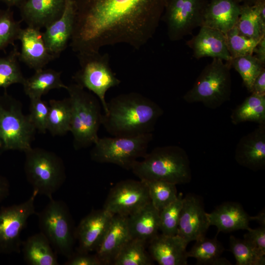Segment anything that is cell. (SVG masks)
Wrapping results in <instances>:
<instances>
[{
    "instance_id": "5",
    "label": "cell",
    "mask_w": 265,
    "mask_h": 265,
    "mask_svg": "<svg viewBox=\"0 0 265 265\" xmlns=\"http://www.w3.org/2000/svg\"><path fill=\"white\" fill-rule=\"evenodd\" d=\"M230 65L219 58H212L196 79L192 87L183 96L188 103H201L215 109L230 99L232 80Z\"/></svg>"
},
{
    "instance_id": "28",
    "label": "cell",
    "mask_w": 265,
    "mask_h": 265,
    "mask_svg": "<svg viewBox=\"0 0 265 265\" xmlns=\"http://www.w3.org/2000/svg\"><path fill=\"white\" fill-rule=\"evenodd\" d=\"M191 249L187 251V257L197 260L199 265H229L230 262L221 257L224 251L222 244L217 239L204 237L195 240Z\"/></svg>"
},
{
    "instance_id": "43",
    "label": "cell",
    "mask_w": 265,
    "mask_h": 265,
    "mask_svg": "<svg viewBox=\"0 0 265 265\" xmlns=\"http://www.w3.org/2000/svg\"><path fill=\"white\" fill-rule=\"evenodd\" d=\"M251 93L265 95V68L262 70L254 81Z\"/></svg>"
},
{
    "instance_id": "16",
    "label": "cell",
    "mask_w": 265,
    "mask_h": 265,
    "mask_svg": "<svg viewBox=\"0 0 265 265\" xmlns=\"http://www.w3.org/2000/svg\"><path fill=\"white\" fill-rule=\"evenodd\" d=\"M235 158L240 165L254 171L265 168V124H259L242 136L235 149Z\"/></svg>"
},
{
    "instance_id": "21",
    "label": "cell",
    "mask_w": 265,
    "mask_h": 265,
    "mask_svg": "<svg viewBox=\"0 0 265 265\" xmlns=\"http://www.w3.org/2000/svg\"><path fill=\"white\" fill-rule=\"evenodd\" d=\"M131 238L127 216L114 215L95 254L102 265H112L120 251Z\"/></svg>"
},
{
    "instance_id": "20",
    "label": "cell",
    "mask_w": 265,
    "mask_h": 265,
    "mask_svg": "<svg viewBox=\"0 0 265 265\" xmlns=\"http://www.w3.org/2000/svg\"><path fill=\"white\" fill-rule=\"evenodd\" d=\"M19 7L22 19L27 26L41 29L62 16L65 0H26Z\"/></svg>"
},
{
    "instance_id": "9",
    "label": "cell",
    "mask_w": 265,
    "mask_h": 265,
    "mask_svg": "<svg viewBox=\"0 0 265 265\" xmlns=\"http://www.w3.org/2000/svg\"><path fill=\"white\" fill-rule=\"evenodd\" d=\"M153 139L152 133L132 136L99 138L90 152L92 160L113 163L131 170L139 158H144Z\"/></svg>"
},
{
    "instance_id": "8",
    "label": "cell",
    "mask_w": 265,
    "mask_h": 265,
    "mask_svg": "<svg viewBox=\"0 0 265 265\" xmlns=\"http://www.w3.org/2000/svg\"><path fill=\"white\" fill-rule=\"evenodd\" d=\"M36 214L40 232L48 238L56 253L70 257L74 252L76 228L66 203L50 199L46 207Z\"/></svg>"
},
{
    "instance_id": "26",
    "label": "cell",
    "mask_w": 265,
    "mask_h": 265,
    "mask_svg": "<svg viewBox=\"0 0 265 265\" xmlns=\"http://www.w3.org/2000/svg\"><path fill=\"white\" fill-rule=\"evenodd\" d=\"M21 251L24 261L28 265H59L57 253L48 238L40 232L23 241Z\"/></svg>"
},
{
    "instance_id": "24",
    "label": "cell",
    "mask_w": 265,
    "mask_h": 265,
    "mask_svg": "<svg viewBox=\"0 0 265 265\" xmlns=\"http://www.w3.org/2000/svg\"><path fill=\"white\" fill-rule=\"evenodd\" d=\"M207 216L210 225L216 226L218 232L247 230L252 220L239 204L233 202L221 204Z\"/></svg>"
},
{
    "instance_id": "33",
    "label": "cell",
    "mask_w": 265,
    "mask_h": 265,
    "mask_svg": "<svg viewBox=\"0 0 265 265\" xmlns=\"http://www.w3.org/2000/svg\"><path fill=\"white\" fill-rule=\"evenodd\" d=\"M230 249L235 257L237 265H265V254L244 239H239L231 236Z\"/></svg>"
},
{
    "instance_id": "23",
    "label": "cell",
    "mask_w": 265,
    "mask_h": 265,
    "mask_svg": "<svg viewBox=\"0 0 265 265\" xmlns=\"http://www.w3.org/2000/svg\"><path fill=\"white\" fill-rule=\"evenodd\" d=\"M240 11V4L235 0H210L205 11L203 26L224 34L236 26Z\"/></svg>"
},
{
    "instance_id": "29",
    "label": "cell",
    "mask_w": 265,
    "mask_h": 265,
    "mask_svg": "<svg viewBox=\"0 0 265 265\" xmlns=\"http://www.w3.org/2000/svg\"><path fill=\"white\" fill-rule=\"evenodd\" d=\"M230 118L234 125L246 122L265 124V95L251 93L232 111Z\"/></svg>"
},
{
    "instance_id": "38",
    "label": "cell",
    "mask_w": 265,
    "mask_h": 265,
    "mask_svg": "<svg viewBox=\"0 0 265 265\" xmlns=\"http://www.w3.org/2000/svg\"><path fill=\"white\" fill-rule=\"evenodd\" d=\"M183 198L180 193L175 201L159 212V230L161 234L175 236L177 234Z\"/></svg>"
},
{
    "instance_id": "46",
    "label": "cell",
    "mask_w": 265,
    "mask_h": 265,
    "mask_svg": "<svg viewBox=\"0 0 265 265\" xmlns=\"http://www.w3.org/2000/svg\"><path fill=\"white\" fill-rule=\"evenodd\" d=\"M10 185L7 179L0 173V202L9 194Z\"/></svg>"
},
{
    "instance_id": "11",
    "label": "cell",
    "mask_w": 265,
    "mask_h": 265,
    "mask_svg": "<svg viewBox=\"0 0 265 265\" xmlns=\"http://www.w3.org/2000/svg\"><path fill=\"white\" fill-rule=\"evenodd\" d=\"M207 0H165L161 20L171 41H178L203 25Z\"/></svg>"
},
{
    "instance_id": "25",
    "label": "cell",
    "mask_w": 265,
    "mask_h": 265,
    "mask_svg": "<svg viewBox=\"0 0 265 265\" xmlns=\"http://www.w3.org/2000/svg\"><path fill=\"white\" fill-rule=\"evenodd\" d=\"M132 238L149 243L159 230V211L150 202L127 216Z\"/></svg>"
},
{
    "instance_id": "3",
    "label": "cell",
    "mask_w": 265,
    "mask_h": 265,
    "mask_svg": "<svg viewBox=\"0 0 265 265\" xmlns=\"http://www.w3.org/2000/svg\"><path fill=\"white\" fill-rule=\"evenodd\" d=\"M132 172L142 181H162L175 185L188 183L191 172L186 151L176 145L155 148L141 161L136 160Z\"/></svg>"
},
{
    "instance_id": "12",
    "label": "cell",
    "mask_w": 265,
    "mask_h": 265,
    "mask_svg": "<svg viewBox=\"0 0 265 265\" xmlns=\"http://www.w3.org/2000/svg\"><path fill=\"white\" fill-rule=\"evenodd\" d=\"M37 195V192L33 190L30 197L25 202L0 209V254L21 252L23 241L21 235L29 217L37 213L34 202Z\"/></svg>"
},
{
    "instance_id": "49",
    "label": "cell",
    "mask_w": 265,
    "mask_h": 265,
    "mask_svg": "<svg viewBox=\"0 0 265 265\" xmlns=\"http://www.w3.org/2000/svg\"><path fill=\"white\" fill-rule=\"evenodd\" d=\"M239 4L253 5L257 0H235Z\"/></svg>"
},
{
    "instance_id": "45",
    "label": "cell",
    "mask_w": 265,
    "mask_h": 265,
    "mask_svg": "<svg viewBox=\"0 0 265 265\" xmlns=\"http://www.w3.org/2000/svg\"><path fill=\"white\" fill-rule=\"evenodd\" d=\"M255 56L264 65H265V35L263 36L260 40L256 46L253 53Z\"/></svg>"
},
{
    "instance_id": "31",
    "label": "cell",
    "mask_w": 265,
    "mask_h": 265,
    "mask_svg": "<svg viewBox=\"0 0 265 265\" xmlns=\"http://www.w3.org/2000/svg\"><path fill=\"white\" fill-rule=\"evenodd\" d=\"M146 242L131 238L121 249L113 265H151L152 259L146 249Z\"/></svg>"
},
{
    "instance_id": "32",
    "label": "cell",
    "mask_w": 265,
    "mask_h": 265,
    "mask_svg": "<svg viewBox=\"0 0 265 265\" xmlns=\"http://www.w3.org/2000/svg\"><path fill=\"white\" fill-rule=\"evenodd\" d=\"M228 63L238 72L242 79L243 84L251 93L254 81L265 69V65L253 54L233 58Z\"/></svg>"
},
{
    "instance_id": "37",
    "label": "cell",
    "mask_w": 265,
    "mask_h": 265,
    "mask_svg": "<svg viewBox=\"0 0 265 265\" xmlns=\"http://www.w3.org/2000/svg\"><path fill=\"white\" fill-rule=\"evenodd\" d=\"M226 43L232 57L253 54L260 39L249 38L241 34L236 26L225 34Z\"/></svg>"
},
{
    "instance_id": "30",
    "label": "cell",
    "mask_w": 265,
    "mask_h": 265,
    "mask_svg": "<svg viewBox=\"0 0 265 265\" xmlns=\"http://www.w3.org/2000/svg\"><path fill=\"white\" fill-rule=\"evenodd\" d=\"M47 131L53 136L62 135L70 131L71 104L69 97L49 101Z\"/></svg>"
},
{
    "instance_id": "39",
    "label": "cell",
    "mask_w": 265,
    "mask_h": 265,
    "mask_svg": "<svg viewBox=\"0 0 265 265\" xmlns=\"http://www.w3.org/2000/svg\"><path fill=\"white\" fill-rule=\"evenodd\" d=\"M21 29L20 23L10 10H0V50L18 40Z\"/></svg>"
},
{
    "instance_id": "47",
    "label": "cell",
    "mask_w": 265,
    "mask_h": 265,
    "mask_svg": "<svg viewBox=\"0 0 265 265\" xmlns=\"http://www.w3.org/2000/svg\"><path fill=\"white\" fill-rule=\"evenodd\" d=\"M9 6H18L26 0H0Z\"/></svg>"
},
{
    "instance_id": "1",
    "label": "cell",
    "mask_w": 265,
    "mask_h": 265,
    "mask_svg": "<svg viewBox=\"0 0 265 265\" xmlns=\"http://www.w3.org/2000/svg\"><path fill=\"white\" fill-rule=\"evenodd\" d=\"M70 46L77 54L125 43L135 50L154 35L165 0H75Z\"/></svg>"
},
{
    "instance_id": "36",
    "label": "cell",
    "mask_w": 265,
    "mask_h": 265,
    "mask_svg": "<svg viewBox=\"0 0 265 265\" xmlns=\"http://www.w3.org/2000/svg\"><path fill=\"white\" fill-rule=\"evenodd\" d=\"M236 26L238 31L247 37L259 40L265 35L262 33L258 15L252 5L240 4V14Z\"/></svg>"
},
{
    "instance_id": "10",
    "label": "cell",
    "mask_w": 265,
    "mask_h": 265,
    "mask_svg": "<svg viewBox=\"0 0 265 265\" xmlns=\"http://www.w3.org/2000/svg\"><path fill=\"white\" fill-rule=\"evenodd\" d=\"M77 56L80 68L73 76L75 83L93 92L99 99L104 113H106V94L121 82L110 66L108 54L99 52L77 54Z\"/></svg>"
},
{
    "instance_id": "18",
    "label": "cell",
    "mask_w": 265,
    "mask_h": 265,
    "mask_svg": "<svg viewBox=\"0 0 265 265\" xmlns=\"http://www.w3.org/2000/svg\"><path fill=\"white\" fill-rule=\"evenodd\" d=\"M18 40L21 44L19 60L35 71L43 69L55 58L47 49L39 29L29 26L22 28Z\"/></svg>"
},
{
    "instance_id": "27",
    "label": "cell",
    "mask_w": 265,
    "mask_h": 265,
    "mask_svg": "<svg viewBox=\"0 0 265 265\" xmlns=\"http://www.w3.org/2000/svg\"><path fill=\"white\" fill-rule=\"evenodd\" d=\"M61 73L52 69H42L35 71L30 77L26 78L22 84L25 94L29 98H41L54 89H66L61 78Z\"/></svg>"
},
{
    "instance_id": "4",
    "label": "cell",
    "mask_w": 265,
    "mask_h": 265,
    "mask_svg": "<svg viewBox=\"0 0 265 265\" xmlns=\"http://www.w3.org/2000/svg\"><path fill=\"white\" fill-rule=\"evenodd\" d=\"M72 116L70 131L73 146L79 150L94 144L99 138L103 114L99 99L76 83L67 85Z\"/></svg>"
},
{
    "instance_id": "34",
    "label": "cell",
    "mask_w": 265,
    "mask_h": 265,
    "mask_svg": "<svg viewBox=\"0 0 265 265\" xmlns=\"http://www.w3.org/2000/svg\"><path fill=\"white\" fill-rule=\"evenodd\" d=\"M19 52L14 48L8 55L0 57V88L6 89L12 84L24 83L26 78L19 63Z\"/></svg>"
},
{
    "instance_id": "40",
    "label": "cell",
    "mask_w": 265,
    "mask_h": 265,
    "mask_svg": "<svg viewBox=\"0 0 265 265\" xmlns=\"http://www.w3.org/2000/svg\"><path fill=\"white\" fill-rule=\"evenodd\" d=\"M29 118L39 132L45 133L47 131L49 105L41 98H30Z\"/></svg>"
},
{
    "instance_id": "41",
    "label": "cell",
    "mask_w": 265,
    "mask_h": 265,
    "mask_svg": "<svg viewBox=\"0 0 265 265\" xmlns=\"http://www.w3.org/2000/svg\"><path fill=\"white\" fill-rule=\"evenodd\" d=\"M244 235V239L262 253L265 254V225L256 228H248Z\"/></svg>"
},
{
    "instance_id": "35",
    "label": "cell",
    "mask_w": 265,
    "mask_h": 265,
    "mask_svg": "<svg viewBox=\"0 0 265 265\" xmlns=\"http://www.w3.org/2000/svg\"><path fill=\"white\" fill-rule=\"evenodd\" d=\"M143 181L148 187L151 202L159 212L178 197L176 185L174 184L162 181Z\"/></svg>"
},
{
    "instance_id": "17",
    "label": "cell",
    "mask_w": 265,
    "mask_h": 265,
    "mask_svg": "<svg viewBox=\"0 0 265 265\" xmlns=\"http://www.w3.org/2000/svg\"><path fill=\"white\" fill-rule=\"evenodd\" d=\"M76 14L75 0H65L62 16L42 32L46 46L54 58L59 56L70 41Z\"/></svg>"
},
{
    "instance_id": "14",
    "label": "cell",
    "mask_w": 265,
    "mask_h": 265,
    "mask_svg": "<svg viewBox=\"0 0 265 265\" xmlns=\"http://www.w3.org/2000/svg\"><path fill=\"white\" fill-rule=\"evenodd\" d=\"M114 214L104 209L93 210L84 217L76 228V251H95L102 240Z\"/></svg>"
},
{
    "instance_id": "15",
    "label": "cell",
    "mask_w": 265,
    "mask_h": 265,
    "mask_svg": "<svg viewBox=\"0 0 265 265\" xmlns=\"http://www.w3.org/2000/svg\"><path fill=\"white\" fill-rule=\"evenodd\" d=\"M210 226L199 199L192 195L183 198L177 235L188 243L205 237Z\"/></svg>"
},
{
    "instance_id": "2",
    "label": "cell",
    "mask_w": 265,
    "mask_h": 265,
    "mask_svg": "<svg viewBox=\"0 0 265 265\" xmlns=\"http://www.w3.org/2000/svg\"><path fill=\"white\" fill-rule=\"evenodd\" d=\"M163 112L159 105L138 93L122 94L107 103L102 125L113 136L152 133Z\"/></svg>"
},
{
    "instance_id": "22",
    "label": "cell",
    "mask_w": 265,
    "mask_h": 265,
    "mask_svg": "<svg viewBox=\"0 0 265 265\" xmlns=\"http://www.w3.org/2000/svg\"><path fill=\"white\" fill-rule=\"evenodd\" d=\"M148 243L150 255L159 265L187 264L188 243L179 236L158 234Z\"/></svg>"
},
{
    "instance_id": "19",
    "label": "cell",
    "mask_w": 265,
    "mask_h": 265,
    "mask_svg": "<svg viewBox=\"0 0 265 265\" xmlns=\"http://www.w3.org/2000/svg\"><path fill=\"white\" fill-rule=\"evenodd\" d=\"M196 59L203 57L219 58L229 63L232 57L228 52L225 34L216 29L202 26L198 33L187 41Z\"/></svg>"
},
{
    "instance_id": "6",
    "label": "cell",
    "mask_w": 265,
    "mask_h": 265,
    "mask_svg": "<svg viewBox=\"0 0 265 265\" xmlns=\"http://www.w3.org/2000/svg\"><path fill=\"white\" fill-rule=\"evenodd\" d=\"M26 178L38 194L53 199L65 181V167L61 158L53 152L32 148L25 152Z\"/></svg>"
},
{
    "instance_id": "13",
    "label": "cell",
    "mask_w": 265,
    "mask_h": 265,
    "mask_svg": "<svg viewBox=\"0 0 265 265\" xmlns=\"http://www.w3.org/2000/svg\"><path fill=\"white\" fill-rule=\"evenodd\" d=\"M151 202L148 187L140 180H126L109 191L103 209L114 215L128 216Z\"/></svg>"
},
{
    "instance_id": "7",
    "label": "cell",
    "mask_w": 265,
    "mask_h": 265,
    "mask_svg": "<svg viewBox=\"0 0 265 265\" xmlns=\"http://www.w3.org/2000/svg\"><path fill=\"white\" fill-rule=\"evenodd\" d=\"M36 129L28 115L23 112L21 102L6 91L0 94V151L30 149Z\"/></svg>"
},
{
    "instance_id": "44",
    "label": "cell",
    "mask_w": 265,
    "mask_h": 265,
    "mask_svg": "<svg viewBox=\"0 0 265 265\" xmlns=\"http://www.w3.org/2000/svg\"><path fill=\"white\" fill-rule=\"evenodd\" d=\"M252 5L258 15L262 33L265 34V0H257Z\"/></svg>"
},
{
    "instance_id": "48",
    "label": "cell",
    "mask_w": 265,
    "mask_h": 265,
    "mask_svg": "<svg viewBox=\"0 0 265 265\" xmlns=\"http://www.w3.org/2000/svg\"><path fill=\"white\" fill-rule=\"evenodd\" d=\"M265 212H260V214L256 216L252 217V220H255L259 221L261 225H265Z\"/></svg>"
},
{
    "instance_id": "42",
    "label": "cell",
    "mask_w": 265,
    "mask_h": 265,
    "mask_svg": "<svg viewBox=\"0 0 265 265\" xmlns=\"http://www.w3.org/2000/svg\"><path fill=\"white\" fill-rule=\"evenodd\" d=\"M90 253L74 252L72 255L67 258L64 264L65 265H102L101 262L94 254Z\"/></svg>"
}]
</instances>
